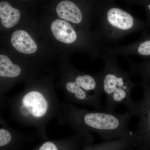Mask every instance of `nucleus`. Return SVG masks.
<instances>
[{
	"mask_svg": "<svg viewBox=\"0 0 150 150\" xmlns=\"http://www.w3.org/2000/svg\"><path fill=\"white\" fill-rule=\"evenodd\" d=\"M148 8H149V9L150 11V4L148 6Z\"/></svg>",
	"mask_w": 150,
	"mask_h": 150,
	"instance_id": "13",
	"label": "nucleus"
},
{
	"mask_svg": "<svg viewBox=\"0 0 150 150\" xmlns=\"http://www.w3.org/2000/svg\"><path fill=\"white\" fill-rule=\"evenodd\" d=\"M51 30L54 37L59 41L67 44L74 43L78 35L71 25L62 20L56 19L51 25Z\"/></svg>",
	"mask_w": 150,
	"mask_h": 150,
	"instance_id": "6",
	"label": "nucleus"
},
{
	"mask_svg": "<svg viewBox=\"0 0 150 150\" xmlns=\"http://www.w3.org/2000/svg\"><path fill=\"white\" fill-rule=\"evenodd\" d=\"M144 96L137 102V115L139 123L134 132L137 139L136 150H150V86L143 83Z\"/></svg>",
	"mask_w": 150,
	"mask_h": 150,
	"instance_id": "4",
	"label": "nucleus"
},
{
	"mask_svg": "<svg viewBox=\"0 0 150 150\" xmlns=\"http://www.w3.org/2000/svg\"><path fill=\"white\" fill-rule=\"evenodd\" d=\"M38 150H58V149L54 143L47 142L41 145Z\"/></svg>",
	"mask_w": 150,
	"mask_h": 150,
	"instance_id": "12",
	"label": "nucleus"
},
{
	"mask_svg": "<svg viewBox=\"0 0 150 150\" xmlns=\"http://www.w3.org/2000/svg\"><path fill=\"white\" fill-rule=\"evenodd\" d=\"M11 42L14 48L23 54H33L37 51L36 43L29 34L23 30L15 31L11 35Z\"/></svg>",
	"mask_w": 150,
	"mask_h": 150,
	"instance_id": "8",
	"label": "nucleus"
},
{
	"mask_svg": "<svg viewBox=\"0 0 150 150\" xmlns=\"http://www.w3.org/2000/svg\"><path fill=\"white\" fill-rule=\"evenodd\" d=\"M137 111L118 114L104 110L91 111L74 108L72 109L73 126L82 134L95 132L104 141L126 138L134 134L129 129L131 118Z\"/></svg>",
	"mask_w": 150,
	"mask_h": 150,
	"instance_id": "1",
	"label": "nucleus"
},
{
	"mask_svg": "<svg viewBox=\"0 0 150 150\" xmlns=\"http://www.w3.org/2000/svg\"><path fill=\"white\" fill-rule=\"evenodd\" d=\"M142 27L143 23L129 13L118 8H112L100 19L98 37L103 45L118 41Z\"/></svg>",
	"mask_w": 150,
	"mask_h": 150,
	"instance_id": "3",
	"label": "nucleus"
},
{
	"mask_svg": "<svg viewBox=\"0 0 150 150\" xmlns=\"http://www.w3.org/2000/svg\"><path fill=\"white\" fill-rule=\"evenodd\" d=\"M11 140V135L6 129H0V146L8 144Z\"/></svg>",
	"mask_w": 150,
	"mask_h": 150,
	"instance_id": "11",
	"label": "nucleus"
},
{
	"mask_svg": "<svg viewBox=\"0 0 150 150\" xmlns=\"http://www.w3.org/2000/svg\"><path fill=\"white\" fill-rule=\"evenodd\" d=\"M21 69L18 65L14 64L7 56L0 55V76L8 78L18 76L21 73Z\"/></svg>",
	"mask_w": 150,
	"mask_h": 150,
	"instance_id": "10",
	"label": "nucleus"
},
{
	"mask_svg": "<svg viewBox=\"0 0 150 150\" xmlns=\"http://www.w3.org/2000/svg\"><path fill=\"white\" fill-rule=\"evenodd\" d=\"M56 12L60 18L74 24H80L83 21L80 9L71 1H64L59 3L56 7Z\"/></svg>",
	"mask_w": 150,
	"mask_h": 150,
	"instance_id": "7",
	"label": "nucleus"
},
{
	"mask_svg": "<svg viewBox=\"0 0 150 150\" xmlns=\"http://www.w3.org/2000/svg\"><path fill=\"white\" fill-rule=\"evenodd\" d=\"M100 57L104 62L101 71L103 93L105 95L104 110L113 112L118 105L123 104L130 111H137V102L132 98L131 92L137 86L131 79L129 72L118 65L117 56L102 51Z\"/></svg>",
	"mask_w": 150,
	"mask_h": 150,
	"instance_id": "2",
	"label": "nucleus"
},
{
	"mask_svg": "<svg viewBox=\"0 0 150 150\" xmlns=\"http://www.w3.org/2000/svg\"><path fill=\"white\" fill-rule=\"evenodd\" d=\"M20 17L18 10L13 8L7 2L0 3V18L4 27L7 28L13 27L18 23Z\"/></svg>",
	"mask_w": 150,
	"mask_h": 150,
	"instance_id": "9",
	"label": "nucleus"
},
{
	"mask_svg": "<svg viewBox=\"0 0 150 150\" xmlns=\"http://www.w3.org/2000/svg\"><path fill=\"white\" fill-rule=\"evenodd\" d=\"M49 103L43 93L37 91L28 92L23 97L20 112L23 116L35 119L44 117L48 112Z\"/></svg>",
	"mask_w": 150,
	"mask_h": 150,
	"instance_id": "5",
	"label": "nucleus"
}]
</instances>
